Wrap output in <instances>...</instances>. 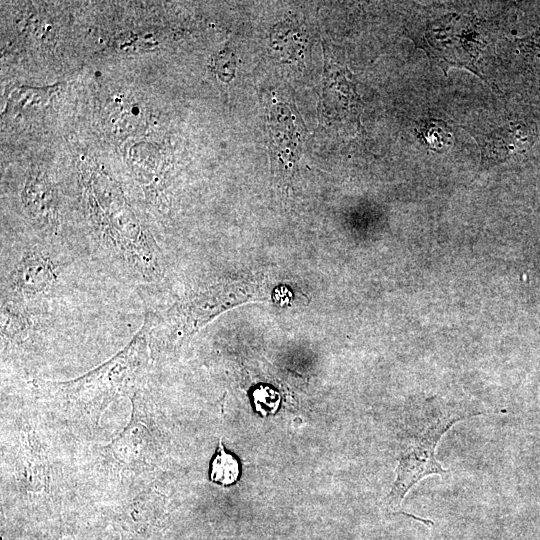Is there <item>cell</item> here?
Masks as SVG:
<instances>
[{
  "label": "cell",
  "mask_w": 540,
  "mask_h": 540,
  "mask_svg": "<svg viewBox=\"0 0 540 540\" xmlns=\"http://www.w3.org/2000/svg\"><path fill=\"white\" fill-rule=\"evenodd\" d=\"M244 299L233 284H218L180 304L169 321L172 333L190 335L213 317Z\"/></svg>",
  "instance_id": "cell-2"
},
{
  "label": "cell",
  "mask_w": 540,
  "mask_h": 540,
  "mask_svg": "<svg viewBox=\"0 0 540 540\" xmlns=\"http://www.w3.org/2000/svg\"><path fill=\"white\" fill-rule=\"evenodd\" d=\"M13 288L20 294L32 296L43 293L56 279L54 265L44 255L31 252L25 255L12 273Z\"/></svg>",
  "instance_id": "cell-3"
},
{
  "label": "cell",
  "mask_w": 540,
  "mask_h": 540,
  "mask_svg": "<svg viewBox=\"0 0 540 540\" xmlns=\"http://www.w3.org/2000/svg\"><path fill=\"white\" fill-rule=\"evenodd\" d=\"M497 137L494 135L483 148V157L488 159L508 157L520 149L531 145V132L528 126L520 124L508 129L502 128Z\"/></svg>",
  "instance_id": "cell-4"
},
{
  "label": "cell",
  "mask_w": 540,
  "mask_h": 540,
  "mask_svg": "<svg viewBox=\"0 0 540 540\" xmlns=\"http://www.w3.org/2000/svg\"><path fill=\"white\" fill-rule=\"evenodd\" d=\"M473 415L476 414L429 408L413 421L411 431L401 443L396 478L389 493L391 504L400 505L409 490L424 477L446 473L436 459V447L453 424Z\"/></svg>",
  "instance_id": "cell-1"
},
{
  "label": "cell",
  "mask_w": 540,
  "mask_h": 540,
  "mask_svg": "<svg viewBox=\"0 0 540 540\" xmlns=\"http://www.w3.org/2000/svg\"><path fill=\"white\" fill-rule=\"evenodd\" d=\"M422 136L431 149L440 151L445 149L450 141V134L446 126L439 124V121L431 120L422 126Z\"/></svg>",
  "instance_id": "cell-6"
},
{
  "label": "cell",
  "mask_w": 540,
  "mask_h": 540,
  "mask_svg": "<svg viewBox=\"0 0 540 540\" xmlns=\"http://www.w3.org/2000/svg\"><path fill=\"white\" fill-rule=\"evenodd\" d=\"M239 463L230 453H227L219 442V448L210 464V479L223 486L235 483L239 477Z\"/></svg>",
  "instance_id": "cell-5"
}]
</instances>
